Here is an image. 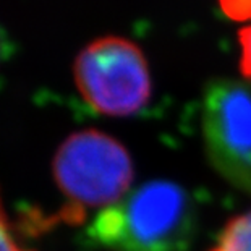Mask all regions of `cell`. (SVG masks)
Here are the masks:
<instances>
[{
  "label": "cell",
  "instance_id": "obj_7",
  "mask_svg": "<svg viewBox=\"0 0 251 251\" xmlns=\"http://www.w3.org/2000/svg\"><path fill=\"white\" fill-rule=\"evenodd\" d=\"M0 251H25L23 248L18 247V243L12 237L7 216H5L2 207V201H0Z\"/></svg>",
  "mask_w": 251,
  "mask_h": 251
},
{
  "label": "cell",
  "instance_id": "obj_1",
  "mask_svg": "<svg viewBox=\"0 0 251 251\" xmlns=\"http://www.w3.org/2000/svg\"><path fill=\"white\" fill-rule=\"evenodd\" d=\"M196 207L172 181H148L104 209L89 235L114 251H186L196 232Z\"/></svg>",
  "mask_w": 251,
  "mask_h": 251
},
{
  "label": "cell",
  "instance_id": "obj_4",
  "mask_svg": "<svg viewBox=\"0 0 251 251\" xmlns=\"http://www.w3.org/2000/svg\"><path fill=\"white\" fill-rule=\"evenodd\" d=\"M202 135L217 172L251 195V79H217L207 86Z\"/></svg>",
  "mask_w": 251,
  "mask_h": 251
},
{
  "label": "cell",
  "instance_id": "obj_2",
  "mask_svg": "<svg viewBox=\"0 0 251 251\" xmlns=\"http://www.w3.org/2000/svg\"><path fill=\"white\" fill-rule=\"evenodd\" d=\"M54 178L70 206L67 221L78 222L88 207L107 209L130 190L133 164L130 154L112 136L83 130L68 136L54 157Z\"/></svg>",
  "mask_w": 251,
  "mask_h": 251
},
{
  "label": "cell",
  "instance_id": "obj_5",
  "mask_svg": "<svg viewBox=\"0 0 251 251\" xmlns=\"http://www.w3.org/2000/svg\"><path fill=\"white\" fill-rule=\"evenodd\" d=\"M211 251H251V211L232 219Z\"/></svg>",
  "mask_w": 251,
  "mask_h": 251
},
{
  "label": "cell",
  "instance_id": "obj_6",
  "mask_svg": "<svg viewBox=\"0 0 251 251\" xmlns=\"http://www.w3.org/2000/svg\"><path fill=\"white\" fill-rule=\"evenodd\" d=\"M238 41L242 46V62H240V70L251 79V26H247L238 33Z\"/></svg>",
  "mask_w": 251,
  "mask_h": 251
},
{
  "label": "cell",
  "instance_id": "obj_3",
  "mask_svg": "<svg viewBox=\"0 0 251 251\" xmlns=\"http://www.w3.org/2000/svg\"><path fill=\"white\" fill-rule=\"evenodd\" d=\"M73 75L81 98L104 115L136 114L151 98L146 58L135 42L119 36L91 41L76 55Z\"/></svg>",
  "mask_w": 251,
  "mask_h": 251
}]
</instances>
